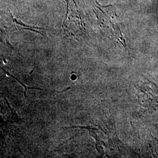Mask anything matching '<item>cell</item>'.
Returning <instances> with one entry per match:
<instances>
[{"mask_svg": "<svg viewBox=\"0 0 158 158\" xmlns=\"http://www.w3.org/2000/svg\"><path fill=\"white\" fill-rule=\"evenodd\" d=\"M1 69L5 72V73L6 74V75H8V76H11V77H12V78H13L14 79H15L16 80H17L21 84H22V86L24 87V89H25V92H24V94H25V97H26V90H28V89H38V90H42V91H44V90H43V89H40V88H38V87H26L25 85H24L19 80H18L17 78H16L15 76H13V75H12V74H11L8 72H6L5 70H4V69H2V67H1Z\"/></svg>", "mask_w": 158, "mask_h": 158, "instance_id": "cell-1", "label": "cell"}]
</instances>
